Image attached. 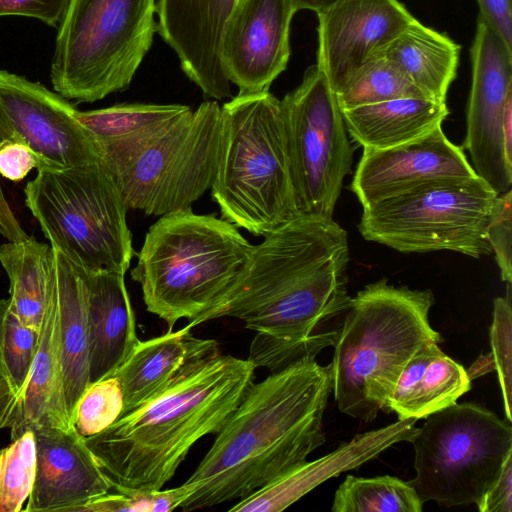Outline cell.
Segmentation results:
<instances>
[{
  "label": "cell",
  "instance_id": "ab89813d",
  "mask_svg": "<svg viewBox=\"0 0 512 512\" xmlns=\"http://www.w3.org/2000/svg\"><path fill=\"white\" fill-rule=\"evenodd\" d=\"M68 2L69 0H0V17L33 18L57 28Z\"/></svg>",
  "mask_w": 512,
  "mask_h": 512
},
{
  "label": "cell",
  "instance_id": "ee69618b",
  "mask_svg": "<svg viewBox=\"0 0 512 512\" xmlns=\"http://www.w3.org/2000/svg\"><path fill=\"white\" fill-rule=\"evenodd\" d=\"M502 136L505 158L512 165V97L509 98L506 104L502 123Z\"/></svg>",
  "mask_w": 512,
  "mask_h": 512
},
{
  "label": "cell",
  "instance_id": "9c48e42d",
  "mask_svg": "<svg viewBox=\"0 0 512 512\" xmlns=\"http://www.w3.org/2000/svg\"><path fill=\"white\" fill-rule=\"evenodd\" d=\"M155 0H69L50 66L55 92L93 103L126 90L157 31Z\"/></svg>",
  "mask_w": 512,
  "mask_h": 512
},
{
  "label": "cell",
  "instance_id": "5b68a950",
  "mask_svg": "<svg viewBox=\"0 0 512 512\" xmlns=\"http://www.w3.org/2000/svg\"><path fill=\"white\" fill-rule=\"evenodd\" d=\"M253 245L238 227L191 208L162 215L145 235L131 277L146 309L172 330L204 311L229 285Z\"/></svg>",
  "mask_w": 512,
  "mask_h": 512
},
{
  "label": "cell",
  "instance_id": "d6986e66",
  "mask_svg": "<svg viewBox=\"0 0 512 512\" xmlns=\"http://www.w3.org/2000/svg\"><path fill=\"white\" fill-rule=\"evenodd\" d=\"M36 445V471L25 512H73L108 493L112 483L101 470L84 438L73 428H31Z\"/></svg>",
  "mask_w": 512,
  "mask_h": 512
},
{
  "label": "cell",
  "instance_id": "ba28073f",
  "mask_svg": "<svg viewBox=\"0 0 512 512\" xmlns=\"http://www.w3.org/2000/svg\"><path fill=\"white\" fill-rule=\"evenodd\" d=\"M37 171L25 204L52 248L86 270L126 274L135 255L128 208L103 159Z\"/></svg>",
  "mask_w": 512,
  "mask_h": 512
},
{
  "label": "cell",
  "instance_id": "4316f807",
  "mask_svg": "<svg viewBox=\"0 0 512 512\" xmlns=\"http://www.w3.org/2000/svg\"><path fill=\"white\" fill-rule=\"evenodd\" d=\"M55 262L64 396L70 418L78 399L89 385L87 291L82 267L56 250Z\"/></svg>",
  "mask_w": 512,
  "mask_h": 512
},
{
  "label": "cell",
  "instance_id": "b9f144b4",
  "mask_svg": "<svg viewBox=\"0 0 512 512\" xmlns=\"http://www.w3.org/2000/svg\"><path fill=\"white\" fill-rule=\"evenodd\" d=\"M479 17L512 48V0H477Z\"/></svg>",
  "mask_w": 512,
  "mask_h": 512
},
{
  "label": "cell",
  "instance_id": "1f68e13d",
  "mask_svg": "<svg viewBox=\"0 0 512 512\" xmlns=\"http://www.w3.org/2000/svg\"><path fill=\"white\" fill-rule=\"evenodd\" d=\"M40 330L25 325L9 298L0 299V378L16 395L24 386L37 352Z\"/></svg>",
  "mask_w": 512,
  "mask_h": 512
},
{
  "label": "cell",
  "instance_id": "d4e9b609",
  "mask_svg": "<svg viewBox=\"0 0 512 512\" xmlns=\"http://www.w3.org/2000/svg\"><path fill=\"white\" fill-rule=\"evenodd\" d=\"M446 102L398 98L343 110L348 135L363 148L385 149L421 138L449 115Z\"/></svg>",
  "mask_w": 512,
  "mask_h": 512
},
{
  "label": "cell",
  "instance_id": "d590c367",
  "mask_svg": "<svg viewBox=\"0 0 512 512\" xmlns=\"http://www.w3.org/2000/svg\"><path fill=\"white\" fill-rule=\"evenodd\" d=\"M189 494L184 483L165 490L112 487L108 493L87 501L73 512H170L180 508Z\"/></svg>",
  "mask_w": 512,
  "mask_h": 512
},
{
  "label": "cell",
  "instance_id": "603a6c76",
  "mask_svg": "<svg viewBox=\"0 0 512 512\" xmlns=\"http://www.w3.org/2000/svg\"><path fill=\"white\" fill-rule=\"evenodd\" d=\"M219 351L216 340L198 338L188 326L139 341L112 373L122 388V415L150 399L190 363Z\"/></svg>",
  "mask_w": 512,
  "mask_h": 512
},
{
  "label": "cell",
  "instance_id": "d6a6232c",
  "mask_svg": "<svg viewBox=\"0 0 512 512\" xmlns=\"http://www.w3.org/2000/svg\"><path fill=\"white\" fill-rule=\"evenodd\" d=\"M36 445L32 429L0 449V512L24 510L35 479Z\"/></svg>",
  "mask_w": 512,
  "mask_h": 512
},
{
  "label": "cell",
  "instance_id": "f1b7e54d",
  "mask_svg": "<svg viewBox=\"0 0 512 512\" xmlns=\"http://www.w3.org/2000/svg\"><path fill=\"white\" fill-rule=\"evenodd\" d=\"M335 95L342 111L398 98L430 99L398 66L383 56L367 59L346 77Z\"/></svg>",
  "mask_w": 512,
  "mask_h": 512
},
{
  "label": "cell",
  "instance_id": "8d00e7d4",
  "mask_svg": "<svg viewBox=\"0 0 512 512\" xmlns=\"http://www.w3.org/2000/svg\"><path fill=\"white\" fill-rule=\"evenodd\" d=\"M507 297H497L493 305V321L490 329L493 361L503 395L505 416L511 417V301L510 286Z\"/></svg>",
  "mask_w": 512,
  "mask_h": 512
},
{
  "label": "cell",
  "instance_id": "2e32d148",
  "mask_svg": "<svg viewBox=\"0 0 512 512\" xmlns=\"http://www.w3.org/2000/svg\"><path fill=\"white\" fill-rule=\"evenodd\" d=\"M477 176L462 147L452 143L439 126L402 145L363 148L350 188L367 207L430 181Z\"/></svg>",
  "mask_w": 512,
  "mask_h": 512
},
{
  "label": "cell",
  "instance_id": "5bb4252c",
  "mask_svg": "<svg viewBox=\"0 0 512 512\" xmlns=\"http://www.w3.org/2000/svg\"><path fill=\"white\" fill-rule=\"evenodd\" d=\"M0 107L15 134L48 162L73 167L102 159L75 106L43 84L0 70Z\"/></svg>",
  "mask_w": 512,
  "mask_h": 512
},
{
  "label": "cell",
  "instance_id": "cb8c5ba5",
  "mask_svg": "<svg viewBox=\"0 0 512 512\" xmlns=\"http://www.w3.org/2000/svg\"><path fill=\"white\" fill-rule=\"evenodd\" d=\"M471 388L464 367L446 355L438 343L422 346L403 368L388 400L398 420L422 419L457 402Z\"/></svg>",
  "mask_w": 512,
  "mask_h": 512
},
{
  "label": "cell",
  "instance_id": "8992f818",
  "mask_svg": "<svg viewBox=\"0 0 512 512\" xmlns=\"http://www.w3.org/2000/svg\"><path fill=\"white\" fill-rule=\"evenodd\" d=\"M211 196L222 219L264 236L297 214L281 101L269 90L221 107Z\"/></svg>",
  "mask_w": 512,
  "mask_h": 512
},
{
  "label": "cell",
  "instance_id": "277c9868",
  "mask_svg": "<svg viewBox=\"0 0 512 512\" xmlns=\"http://www.w3.org/2000/svg\"><path fill=\"white\" fill-rule=\"evenodd\" d=\"M435 303L431 290L368 284L351 299L333 345V393L338 409L364 422L388 400L410 358L425 344L441 343L429 323Z\"/></svg>",
  "mask_w": 512,
  "mask_h": 512
},
{
  "label": "cell",
  "instance_id": "4dcf8cb0",
  "mask_svg": "<svg viewBox=\"0 0 512 512\" xmlns=\"http://www.w3.org/2000/svg\"><path fill=\"white\" fill-rule=\"evenodd\" d=\"M189 110V106L180 104L123 103L96 110H77L76 118L98 142H102L131 135Z\"/></svg>",
  "mask_w": 512,
  "mask_h": 512
},
{
  "label": "cell",
  "instance_id": "e575fe53",
  "mask_svg": "<svg viewBox=\"0 0 512 512\" xmlns=\"http://www.w3.org/2000/svg\"><path fill=\"white\" fill-rule=\"evenodd\" d=\"M337 334L338 330H332L303 340H285L256 332L247 359L256 368L275 372L304 359H315L323 349L334 345Z\"/></svg>",
  "mask_w": 512,
  "mask_h": 512
},
{
  "label": "cell",
  "instance_id": "ffe728a7",
  "mask_svg": "<svg viewBox=\"0 0 512 512\" xmlns=\"http://www.w3.org/2000/svg\"><path fill=\"white\" fill-rule=\"evenodd\" d=\"M417 419L408 418L360 433L336 450L283 474L250 496L237 501L230 512H279L329 478L355 469L400 442H411L418 432Z\"/></svg>",
  "mask_w": 512,
  "mask_h": 512
},
{
  "label": "cell",
  "instance_id": "8fae6325",
  "mask_svg": "<svg viewBox=\"0 0 512 512\" xmlns=\"http://www.w3.org/2000/svg\"><path fill=\"white\" fill-rule=\"evenodd\" d=\"M411 443L416 477L408 483L424 504L477 505L512 453V427L475 403L457 402L425 418Z\"/></svg>",
  "mask_w": 512,
  "mask_h": 512
},
{
  "label": "cell",
  "instance_id": "7402d4cb",
  "mask_svg": "<svg viewBox=\"0 0 512 512\" xmlns=\"http://www.w3.org/2000/svg\"><path fill=\"white\" fill-rule=\"evenodd\" d=\"M82 270L87 291L90 384L112 374L140 340L125 274Z\"/></svg>",
  "mask_w": 512,
  "mask_h": 512
},
{
  "label": "cell",
  "instance_id": "4fadbf2b",
  "mask_svg": "<svg viewBox=\"0 0 512 512\" xmlns=\"http://www.w3.org/2000/svg\"><path fill=\"white\" fill-rule=\"evenodd\" d=\"M472 82L466 136L472 168L497 194L512 188V165L504 153L502 123L512 97V48L480 17L470 49Z\"/></svg>",
  "mask_w": 512,
  "mask_h": 512
},
{
  "label": "cell",
  "instance_id": "e0dca14e",
  "mask_svg": "<svg viewBox=\"0 0 512 512\" xmlns=\"http://www.w3.org/2000/svg\"><path fill=\"white\" fill-rule=\"evenodd\" d=\"M317 17L316 64L334 92L415 19L399 0H340Z\"/></svg>",
  "mask_w": 512,
  "mask_h": 512
},
{
  "label": "cell",
  "instance_id": "83f0119b",
  "mask_svg": "<svg viewBox=\"0 0 512 512\" xmlns=\"http://www.w3.org/2000/svg\"><path fill=\"white\" fill-rule=\"evenodd\" d=\"M9 278L12 309L28 327L40 330L56 280L55 250L33 236L0 246Z\"/></svg>",
  "mask_w": 512,
  "mask_h": 512
},
{
  "label": "cell",
  "instance_id": "f6af8a7d",
  "mask_svg": "<svg viewBox=\"0 0 512 512\" xmlns=\"http://www.w3.org/2000/svg\"><path fill=\"white\" fill-rule=\"evenodd\" d=\"M340 0H292L293 8L299 10H311L316 13L332 6Z\"/></svg>",
  "mask_w": 512,
  "mask_h": 512
},
{
  "label": "cell",
  "instance_id": "30bf717a",
  "mask_svg": "<svg viewBox=\"0 0 512 512\" xmlns=\"http://www.w3.org/2000/svg\"><path fill=\"white\" fill-rule=\"evenodd\" d=\"M498 195L479 176L430 181L363 207L358 230L402 253L448 250L480 258L492 253L487 228Z\"/></svg>",
  "mask_w": 512,
  "mask_h": 512
},
{
  "label": "cell",
  "instance_id": "ac0fdd59",
  "mask_svg": "<svg viewBox=\"0 0 512 512\" xmlns=\"http://www.w3.org/2000/svg\"><path fill=\"white\" fill-rule=\"evenodd\" d=\"M239 0H159L157 32L175 51L185 75L207 96L232 97L221 56L225 25Z\"/></svg>",
  "mask_w": 512,
  "mask_h": 512
},
{
  "label": "cell",
  "instance_id": "7bdbcfd3",
  "mask_svg": "<svg viewBox=\"0 0 512 512\" xmlns=\"http://www.w3.org/2000/svg\"><path fill=\"white\" fill-rule=\"evenodd\" d=\"M4 139H21L11 128L9 121L0 107V141ZM22 140V139H21ZM0 234L10 242H17L28 237L13 214L10 205L5 198L0 182Z\"/></svg>",
  "mask_w": 512,
  "mask_h": 512
},
{
  "label": "cell",
  "instance_id": "836d02e7",
  "mask_svg": "<svg viewBox=\"0 0 512 512\" xmlns=\"http://www.w3.org/2000/svg\"><path fill=\"white\" fill-rule=\"evenodd\" d=\"M123 407L121 385L111 374L86 387L73 409L70 424L82 438H89L118 420Z\"/></svg>",
  "mask_w": 512,
  "mask_h": 512
},
{
  "label": "cell",
  "instance_id": "6da1fadb",
  "mask_svg": "<svg viewBox=\"0 0 512 512\" xmlns=\"http://www.w3.org/2000/svg\"><path fill=\"white\" fill-rule=\"evenodd\" d=\"M333 391L331 363L304 359L252 383L184 482L180 509L242 500L307 461L326 441L323 415Z\"/></svg>",
  "mask_w": 512,
  "mask_h": 512
},
{
  "label": "cell",
  "instance_id": "484cf974",
  "mask_svg": "<svg viewBox=\"0 0 512 512\" xmlns=\"http://www.w3.org/2000/svg\"><path fill=\"white\" fill-rule=\"evenodd\" d=\"M460 50L461 46L448 35L415 18L370 57H386L430 99L446 102L449 87L457 76Z\"/></svg>",
  "mask_w": 512,
  "mask_h": 512
},
{
  "label": "cell",
  "instance_id": "f546056e",
  "mask_svg": "<svg viewBox=\"0 0 512 512\" xmlns=\"http://www.w3.org/2000/svg\"><path fill=\"white\" fill-rule=\"evenodd\" d=\"M414 488L397 477L348 475L335 492L333 512H421Z\"/></svg>",
  "mask_w": 512,
  "mask_h": 512
},
{
  "label": "cell",
  "instance_id": "7a4b0ae2",
  "mask_svg": "<svg viewBox=\"0 0 512 512\" xmlns=\"http://www.w3.org/2000/svg\"><path fill=\"white\" fill-rule=\"evenodd\" d=\"M263 237L229 285L186 326L233 317L257 333L303 340L347 310L348 238L333 217L297 213Z\"/></svg>",
  "mask_w": 512,
  "mask_h": 512
},
{
  "label": "cell",
  "instance_id": "60d3db41",
  "mask_svg": "<svg viewBox=\"0 0 512 512\" xmlns=\"http://www.w3.org/2000/svg\"><path fill=\"white\" fill-rule=\"evenodd\" d=\"M476 506L480 512L512 511V453L505 459L496 481Z\"/></svg>",
  "mask_w": 512,
  "mask_h": 512
},
{
  "label": "cell",
  "instance_id": "f35d334b",
  "mask_svg": "<svg viewBox=\"0 0 512 512\" xmlns=\"http://www.w3.org/2000/svg\"><path fill=\"white\" fill-rule=\"evenodd\" d=\"M53 165L39 156L21 139H4L0 141V175L6 179L19 182L33 168L39 169Z\"/></svg>",
  "mask_w": 512,
  "mask_h": 512
},
{
  "label": "cell",
  "instance_id": "3957f363",
  "mask_svg": "<svg viewBox=\"0 0 512 512\" xmlns=\"http://www.w3.org/2000/svg\"><path fill=\"white\" fill-rule=\"evenodd\" d=\"M255 369L248 359L221 351L205 356L84 441L112 487L162 489L192 446L222 428L252 385Z\"/></svg>",
  "mask_w": 512,
  "mask_h": 512
},
{
  "label": "cell",
  "instance_id": "74e56055",
  "mask_svg": "<svg viewBox=\"0 0 512 512\" xmlns=\"http://www.w3.org/2000/svg\"><path fill=\"white\" fill-rule=\"evenodd\" d=\"M487 238L495 254L501 279L512 280V189L497 196L487 228Z\"/></svg>",
  "mask_w": 512,
  "mask_h": 512
},
{
  "label": "cell",
  "instance_id": "44dd1931",
  "mask_svg": "<svg viewBox=\"0 0 512 512\" xmlns=\"http://www.w3.org/2000/svg\"><path fill=\"white\" fill-rule=\"evenodd\" d=\"M37 426L72 428L67 412L57 286L47 304L29 376L16 395L7 428L11 440Z\"/></svg>",
  "mask_w": 512,
  "mask_h": 512
},
{
  "label": "cell",
  "instance_id": "9a60e30c",
  "mask_svg": "<svg viewBox=\"0 0 512 512\" xmlns=\"http://www.w3.org/2000/svg\"><path fill=\"white\" fill-rule=\"evenodd\" d=\"M292 0H239L221 39L220 56L238 94L269 90L291 54Z\"/></svg>",
  "mask_w": 512,
  "mask_h": 512
},
{
  "label": "cell",
  "instance_id": "7c38bea8",
  "mask_svg": "<svg viewBox=\"0 0 512 512\" xmlns=\"http://www.w3.org/2000/svg\"><path fill=\"white\" fill-rule=\"evenodd\" d=\"M280 101L297 213L333 217L353 162L335 92L315 64Z\"/></svg>",
  "mask_w": 512,
  "mask_h": 512
},
{
  "label": "cell",
  "instance_id": "52a82bcc",
  "mask_svg": "<svg viewBox=\"0 0 512 512\" xmlns=\"http://www.w3.org/2000/svg\"><path fill=\"white\" fill-rule=\"evenodd\" d=\"M221 122L218 102L205 101L195 111L98 142L127 208L155 216L191 208L211 188Z\"/></svg>",
  "mask_w": 512,
  "mask_h": 512
}]
</instances>
